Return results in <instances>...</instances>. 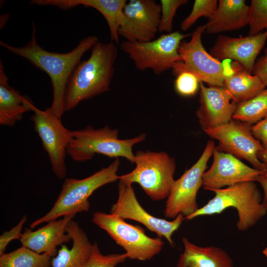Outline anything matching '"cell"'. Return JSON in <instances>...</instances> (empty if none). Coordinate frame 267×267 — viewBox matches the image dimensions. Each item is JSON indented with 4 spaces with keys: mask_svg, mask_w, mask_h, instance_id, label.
<instances>
[{
    "mask_svg": "<svg viewBox=\"0 0 267 267\" xmlns=\"http://www.w3.org/2000/svg\"><path fill=\"white\" fill-rule=\"evenodd\" d=\"M31 40L25 45L15 47L0 41V45L11 53L27 59L33 66L45 72L50 77L53 90L51 106L46 110L59 119L65 112L64 97L73 72L81 62L83 55L98 42V38L90 36L84 38L75 48L67 53L50 52L37 43L36 29L32 23Z\"/></svg>",
    "mask_w": 267,
    "mask_h": 267,
    "instance_id": "cell-1",
    "label": "cell"
},
{
    "mask_svg": "<svg viewBox=\"0 0 267 267\" xmlns=\"http://www.w3.org/2000/svg\"><path fill=\"white\" fill-rule=\"evenodd\" d=\"M91 49L89 58L79 64L69 81L64 97L65 112L110 89L118 54L116 43L98 42Z\"/></svg>",
    "mask_w": 267,
    "mask_h": 267,
    "instance_id": "cell-2",
    "label": "cell"
},
{
    "mask_svg": "<svg viewBox=\"0 0 267 267\" xmlns=\"http://www.w3.org/2000/svg\"><path fill=\"white\" fill-rule=\"evenodd\" d=\"M215 196L195 213L184 218L191 220L207 215L219 214L229 207L237 211L236 227L245 231L256 224L267 213L262 203L260 191L255 181L240 182L214 191Z\"/></svg>",
    "mask_w": 267,
    "mask_h": 267,
    "instance_id": "cell-3",
    "label": "cell"
},
{
    "mask_svg": "<svg viewBox=\"0 0 267 267\" xmlns=\"http://www.w3.org/2000/svg\"><path fill=\"white\" fill-rule=\"evenodd\" d=\"M119 165V159L116 158L107 167L87 178H65L51 209L44 216L32 222L29 225L30 228L32 229L41 223L60 217L88 211L90 206L89 198L93 192L106 184L119 180L117 173Z\"/></svg>",
    "mask_w": 267,
    "mask_h": 267,
    "instance_id": "cell-4",
    "label": "cell"
},
{
    "mask_svg": "<svg viewBox=\"0 0 267 267\" xmlns=\"http://www.w3.org/2000/svg\"><path fill=\"white\" fill-rule=\"evenodd\" d=\"M71 134L72 138L67 154L78 162L90 160L96 154H100L112 158L124 157L134 163L133 147L144 140L146 136L143 133L134 138L120 139L118 130L107 126L97 129L89 126L71 131Z\"/></svg>",
    "mask_w": 267,
    "mask_h": 267,
    "instance_id": "cell-5",
    "label": "cell"
},
{
    "mask_svg": "<svg viewBox=\"0 0 267 267\" xmlns=\"http://www.w3.org/2000/svg\"><path fill=\"white\" fill-rule=\"evenodd\" d=\"M135 155V168L119 176L120 182L138 183L152 200L167 198L175 181V160L165 152L138 151Z\"/></svg>",
    "mask_w": 267,
    "mask_h": 267,
    "instance_id": "cell-6",
    "label": "cell"
},
{
    "mask_svg": "<svg viewBox=\"0 0 267 267\" xmlns=\"http://www.w3.org/2000/svg\"><path fill=\"white\" fill-rule=\"evenodd\" d=\"M205 29V25L199 26L191 34L189 41L181 42L178 53L182 60L177 62L172 69L174 73L181 70L189 71L200 82L209 86L223 87L225 77L243 67L235 61L222 62L208 53L201 40Z\"/></svg>",
    "mask_w": 267,
    "mask_h": 267,
    "instance_id": "cell-7",
    "label": "cell"
},
{
    "mask_svg": "<svg viewBox=\"0 0 267 267\" xmlns=\"http://www.w3.org/2000/svg\"><path fill=\"white\" fill-rule=\"evenodd\" d=\"M191 35L176 31L145 43L125 40L121 44L120 48L133 60L137 70L151 69L158 75L173 69L177 62L182 60L178 53L179 44Z\"/></svg>",
    "mask_w": 267,
    "mask_h": 267,
    "instance_id": "cell-8",
    "label": "cell"
},
{
    "mask_svg": "<svg viewBox=\"0 0 267 267\" xmlns=\"http://www.w3.org/2000/svg\"><path fill=\"white\" fill-rule=\"evenodd\" d=\"M92 222L107 232L126 251L128 258L145 261L151 259L162 250L164 242L159 237L147 236L143 228L133 225L114 214L97 212Z\"/></svg>",
    "mask_w": 267,
    "mask_h": 267,
    "instance_id": "cell-9",
    "label": "cell"
},
{
    "mask_svg": "<svg viewBox=\"0 0 267 267\" xmlns=\"http://www.w3.org/2000/svg\"><path fill=\"white\" fill-rule=\"evenodd\" d=\"M215 147L214 142L209 140L197 162L174 181L166 202V218L175 219L180 214L185 218L198 210L197 193L202 186L203 175Z\"/></svg>",
    "mask_w": 267,
    "mask_h": 267,
    "instance_id": "cell-10",
    "label": "cell"
},
{
    "mask_svg": "<svg viewBox=\"0 0 267 267\" xmlns=\"http://www.w3.org/2000/svg\"><path fill=\"white\" fill-rule=\"evenodd\" d=\"M32 111L34 114L31 119L47 153L52 171L59 178L63 179L67 174L65 156L72 138L71 131L63 126L61 119L46 109L41 110L34 105Z\"/></svg>",
    "mask_w": 267,
    "mask_h": 267,
    "instance_id": "cell-11",
    "label": "cell"
},
{
    "mask_svg": "<svg viewBox=\"0 0 267 267\" xmlns=\"http://www.w3.org/2000/svg\"><path fill=\"white\" fill-rule=\"evenodd\" d=\"M249 124L232 119L227 123L204 131L211 138L219 141L218 150L230 154L239 159H245L254 168L263 171V164L258 157L264 147L252 134Z\"/></svg>",
    "mask_w": 267,
    "mask_h": 267,
    "instance_id": "cell-12",
    "label": "cell"
},
{
    "mask_svg": "<svg viewBox=\"0 0 267 267\" xmlns=\"http://www.w3.org/2000/svg\"><path fill=\"white\" fill-rule=\"evenodd\" d=\"M118 35L131 42L154 40L161 20L160 4L154 0H130L124 9Z\"/></svg>",
    "mask_w": 267,
    "mask_h": 267,
    "instance_id": "cell-13",
    "label": "cell"
},
{
    "mask_svg": "<svg viewBox=\"0 0 267 267\" xmlns=\"http://www.w3.org/2000/svg\"><path fill=\"white\" fill-rule=\"evenodd\" d=\"M111 213L124 219L132 220L141 223L159 237H165L172 246L174 245L172 235L184 220V217L181 214L172 221L151 215L138 202L133 187L120 182L118 185V198L111 207Z\"/></svg>",
    "mask_w": 267,
    "mask_h": 267,
    "instance_id": "cell-14",
    "label": "cell"
},
{
    "mask_svg": "<svg viewBox=\"0 0 267 267\" xmlns=\"http://www.w3.org/2000/svg\"><path fill=\"white\" fill-rule=\"evenodd\" d=\"M213 155L212 164L202 177V186L205 190L214 191L240 182L256 181L263 174L262 171L247 166L234 156L216 147Z\"/></svg>",
    "mask_w": 267,
    "mask_h": 267,
    "instance_id": "cell-15",
    "label": "cell"
},
{
    "mask_svg": "<svg viewBox=\"0 0 267 267\" xmlns=\"http://www.w3.org/2000/svg\"><path fill=\"white\" fill-rule=\"evenodd\" d=\"M267 40V29L255 36L230 37L219 35L210 53L220 61L232 59L252 74L257 57Z\"/></svg>",
    "mask_w": 267,
    "mask_h": 267,
    "instance_id": "cell-16",
    "label": "cell"
},
{
    "mask_svg": "<svg viewBox=\"0 0 267 267\" xmlns=\"http://www.w3.org/2000/svg\"><path fill=\"white\" fill-rule=\"evenodd\" d=\"M199 103L196 116L203 130L211 129L232 119L237 103L222 87H206L200 82Z\"/></svg>",
    "mask_w": 267,
    "mask_h": 267,
    "instance_id": "cell-17",
    "label": "cell"
},
{
    "mask_svg": "<svg viewBox=\"0 0 267 267\" xmlns=\"http://www.w3.org/2000/svg\"><path fill=\"white\" fill-rule=\"evenodd\" d=\"M75 215H66L59 220L50 221L34 231L30 228H25L20 239L22 246L39 254L46 253L51 257H55L57 246L71 240L66 232V227Z\"/></svg>",
    "mask_w": 267,
    "mask_h": 267,
    "instance_id": "cell-18",
    "label": "cell"
},
{
    "mask_svg": "<svg viewBox=\"0 0 267 267\" xmlns=\"http://www.w3.org/2000/svg\"><path fill=\"white\" fill-rule=\"evenodd\" d=\"M126 0H32L30 3L51 5L67 10L79 5L90 7L99 11L109 27L111 41L119 44L118 30L124 19L123 9Z\"/></svg>",
    "mask_w": 267,
    "mask_h": 267,
    "instance_id": "cell-19",
    "label": "cell"
},
{
    "mask_svg": "<svg viewBox=\"0 0 267 267\" xmlns=\"http://www.w3.org/2000/svg\"><path fill=\"white\" fill-rule=\"evenodd\" d=\"M250 6L244 0H220L213 17L205 25L209 34L241 29L249 25Z\"/></svg>",
    "mask_w": 267,
    "mask_h": 267,
    "instance_id": "cell-20",
    "label": "cell"
},
{
    "mask_svg": "<svg viewBox=\"0 0 267 267\" xmlns=\"http://www.w3.org/2000/svg\"><path fill=\"white\" fill-rule=\"evenodd\" d=\"M66 232L72 241L71 248L61 245L57 255L51 261V267H81L91 256L93 244L78 223L72 220L67 224Z\"/></svg>",
    "mask_w": 267,
    "mask_h": 267,
    "instance_id": "cell-21",
    "label": "cell"
},
{
    "mask_svg": "<svg viewBox=\"0 0 267 267\" xmlns=\"http://www.w3.org/2000/svg\"><path fill=\"white\" fill-rule=\"evenodd\" d=\"M1 60L0 61V124L12 127L34 105L30 99L9 86Z\"/></svg>",
    "mask_w": 267,
    "mask_h": 267,
    "instance_id": "cell-22",
    "label": "cell"
},
{
    "mask_svg": "<svg viewBox=\"0 0 267 267\" xmlns=\"http://www.w3.org/2000/svg\"><path fill=\"white\" fill-rule=\"evenodd\" d=\"M184 250L177 267H234L229 255L222 249L214 246L201 247L182 239Z\"/></svg>",
    "mask_w": 267,
    "mask_h": 267,
    "instance_id": "cell-23",
    "label": "cell"
},
{
    "mask_svg": "<svg viewBox=\"0 0 267 267\" xmlns=\"http://www.w3.org/2000/svg\"><path fill=\"white\" fill-rule=\"evenodd\" d=\"M223 87L232 96L237 103L255 97L266 88L257 76L248 73L243 68L225 77Z\"/></svg>",
    "mask_w": 267,
    "mask_h": 267,
    "instance_id": "cell-24",
    "label": "cell"
},
{
    "mask_svg": "<svg viewBox=\"0 0 267 267\" xmlns=\"http://www.w3.org/2000/svg\"><path fill=\"white\" fill-rule=\"evenodd\" d=\"M51 258L46 253L39 254L22 246L0 255V267H50Z\"/></svg>",
    "mask_w": 267,
    "mask_h": 267,
    "instance_id": "cell-25",
    "label": "cell"
},
{
    "mask_svg": "<svg viewBox=\"0 0 267 267\" xmlns=\"http://www.w3.org/2000/svg\"><path fill=\"white\" fill-rule=\"evenodd\" d=\"M267 116V89L255 97L237 103L232 119L252 125Z\"/></svg>",
    "mask_w": 267,
    "mask_h": 267,
    "instance_id": "cell-26",
    "label": "cell"
},
{
    "mask_svg": "<svg viewBox=\"0 0 267 267\" xmlns=\"http://www.w3.org/2000/svg\"><path fill=\"white\" fill-rule=\"evenodd\" d=\"M218 5L217 0H195L192 9L181 22L180 29L183 31L187 30L201 17L211 19L214 15Z\"/></svg>",
    "mask_w": 267,
    "mask_h": 267,
    "instance_id": "cell-27",
    "label": "cell"
},
{
    "mask_svg": "<svg viewBox=\"0 0 267 267\" xmlns=\"http://www.w3.org/2000/svg\"><path fill=\"white\" fill-rule=\"evenodd\" d=\"M248 36H253L267 29V0H252L250 5Z\"/></svg>",
    "mask_w": 267,
    "mask_h": 267,
    "instance_id": "cell-28",
    "label": "cell"
},
{
    "mask_svg": "<svg viewBox=\"0 0 267 267\" xmlns=\"http://www.w3.org/2000/svg\"><path fill=\"white\" fill-rule=\"evenodd\" d=\"M127 258L126 253L103 255L100 251L97 243L95 242L91 256L81 267H115L123 263Z\"/></svg>",
    "mask_w": 267,
    "mask_h": 267,
    "instance_id": "cell-29",
    "label": "cell"
},
{
    "mask_svg": "<svg viewBox=\"0 0 267 267\" xmlns=\"http://www.w3.org/2000/svg\"><path fill=\"white\" fill-rule=\"evenodd\" d=\"M188 2L187 0H161V20L159 32L166 34L172 32L174 17L178 9Z\"/></svg>",
    "mask_w": 267,
    "mask_h": 267,
    "instance_id": "cell-30",
    "label": "cell"
},
{
    "mask_svg": "<svg viewBox=\"0 0 267 267\" xmlns=\"http://www.w3.org/2000/svg\"><path fill=\"white\" fill-rule=\"evenodd\" d=\"M175 74V88L178 93L183 96L194 95L200 87V80L191 72L186 70L179 71Z\"/></svg>",
    "mask_w": 267,
    "mask_h": 267,
    "instance_id": "cell-31",
    "label": "cell"
},
{
    "mask_svg": "<svg viewBox=\"0 0 267 267\" xmlns=\"http://www.w3.org/2000/svg\"><path fill=\"white\" fill-rule=\"evenodd\" d=\"M26 216H23L18 224L10 230L4 231L0 236V255L4 253L8 244L14 239H20L23 233L22 229L27 221Z\"/></svg>",
    "mask_w": 267,
    "mask_h": 267,
    "instance_id": "cell-32",
    "label": "cell"
},
{
    "mask_svg": "<svg viewBox=\"0 0 267 267\" xmlns=\"http://www.w3.org/2000/svg\"><path fill=\"white\" fill-rule=\"evenodd\" d=\"M253 136L259 140L267 151V116L251 126Z\"/></svg>",
    "mask_w": 267,
    "mask_h": 267,
    "instance_id": "cell-33",
    "label": "cell"
},
{
    "mask_svg": "<svg viewBox=\"0 0 267 267\" xmlns=\"http://www.w3.org/2000/svg\"><path fill=\"white\" fill-rule=\"evenodd\" d=\"M252 74L257 76L267 87V48L265 51V54L256 60Z\"/></svg>",
    "mask_w": 267,
    "mask_h": 267,
    "instance_id": "cell-34",
    "label": "cell"
},
{
    "mask_svg": "<svg viewBox=\"0 0 267 267\" xmlns=\"http://www.w3.org/2000/svg\"><path fill=\"white\" fill-rule=\"evenodd\" d=\"M256 181H258L263 188L264 198L262 203L267 213V177L264 174H262L258 177Z\"/></svg>",
    "mask_w": 267,
    "mask_h": 267,
    "instance_id": "cell-35",
    "label": "cell"
},
{
    "mask_svg": "<svg viewBox=\"0 0 267 267\" xmlns=\"http://www.w3.org/2000/svg\"><path fill=\"white\" fill-rule=\"evenodd\" d=\"M258 157L263 164V174L267 177V151L264 149L261 150L258 153Z\"/></svg>",
    "mask_w": 267,
    "mask_h": 267,
    "instance_id": "cell-36",
    "label": "cell"
},
{
    "mask_svg": "<svg viewBox=\"0 0 267 267\" xmlns=\"http://www.w3.org/2000/svg\"><path fill=\"white\" fill-rule=\"evenodd\" d=\"M263 253L266 256L267 258V248H266L263 251Z\"/></svg>",
    "mask_w": 267,
    "mask_h": 267,
    "instance_id": "cell-37",
    "label": "cell"
}]
</instances>
